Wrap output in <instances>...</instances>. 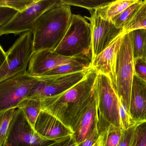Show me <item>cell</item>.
<instances>
[{
  "label": "cell",
  "instance_id": "34",
  "mask_svg": "<svg viewBox=\"0 0 146 146\" xmlns=\"http://www.w3.org/2000/svg\"><path fill=\"white\" fill-rule=\"evenodd\" d=\"M7 54L0 45V69L1 67L6 59Z\"/></svg>",
  "mask_w": 146,
  "mask_h": 146
},
{
  "label": "cell",
  "instance_id": "32",
  "mask_svg": "<svg viewBox=\"0 0 146 146\" xmlns=\"http://www.w3.org/2000/svg\"><path fill=\"white\" fill-rule=\"evenodd\" d=\"M102 133L99 132L98 127L85 140L77 145V146H94L99 139Z\"/></svg>",
  "mask_w": 146,
  "mask_h": 146
},
{
  "label": "cell",
  "instance_id": "23",
  "mask_svg": "<svg viewBox=\"0 0 146 146\" xmlns=\"http://www.w3.org/2000/svg\"><path fill=\"white\" fill-rule=\"evenodd\" d=\"M64 4L86 9L88 11L96 10L105 7L112 1L106 0H61Z\"/></svg>",
  "mask_w": 146,
  "mask_h": 146
},
{
  "label": "cell",
  "instance_id": "2",
  "mask_svg": "<svg viewBox=\"0 0 146 146\" xmlns=\"http://www.w3.org/2000/svg\"><path fill=\"white\" fill-rule=\"evenodd\" d=\"M71 6L60 2L44 12L37 19L32 30L34 52L54 51L65 36L72 14Z\"/></svg>",
  "mask_w": 146,
  "mask_h": 146
},
{
  "label": "cell",
  "instance_id": "20",
  "mask_svg": "<svg viewBox=\"0 0 146 146\" xmlns=\"http://www.w3.org/2000/svg\"><path fill=\"white\" fill-rule=\"evenodd\" d=\"M144 1L138 0L120 14L111 20L116 27L123 30L144 3Z\"/></svg>",
  "mask_w": 146,
  "mask_h": 146
},
{
  "label": "cell",
  "instance_id": "1",
  "mask_svg": "<svg viewBox=\"0 0 146 146\" xmlns=\"http://www.w3.org/2000/svg\"><path fill=\"white\" fill-rule=\"evenodd\" d=\"M98 75L91 67L85 78L69 90L40 100L42 110L58 118L72 131L92 97Z\"/></svg>",
  "mask_w": 146,
  "mask_h": 146
},
{
  "label": "cell",
  "instance_id": "16",
  "mask_svg": "<svg viewBox=\"0 0 146 146\" xmlns=\"http://www.w3.org/2000/svg\"><path fill=\"white\" fill-rule=\"evenodd\" d=\"M129 115L134 123H146V82L134 75Z\"/></svg>",
  "mask_w": 146,
  "mask_h": 146
},
{
  "label": "cell",
  "instance_id": "4",
  "mask_svg": "<svg viewBox=\"0 0 146 146\" xmlns=\"http://www.w3.org/2000/svg\"><path fill=\"white\" fill-rule=\"evenodd\" d=\"M134 75L131 32L124 34L117 55L116 68V83L114 89L119 100L129 115V105Z\"/></svg>",
  "mask_w": 146,
  "mask_h": 146
},
{
  "label": "cell",
  "instance_id": "29",
  "mask_svg": "<svg viewBox=\"0 0 146 146\" xmlns=\"http://www.w3.org/2000/svg\"><path fill=\"white\" fill-rule=\"evenodd\" d=\"M134 74L146 82V59L138 58L134 60Z\"/></svg>",
  "mask_w": 146,
  "mask_h": 146
},
{
  "label": "cell",
  "instance_id": "19",
  "mask_svg": "<svg viewBox=\"0 0 146 146\" xmlns=\"http://www.w3.org/2000/svg\"><path fill=\"white\" fill-rule=\"evenodd\" d=\"M130 32L134 60L138 58L146 59V29H137Z\"/></svg>",
  "mask_w": 146,
  "mask_h": 146
},
{
  "label": "cell",
  "instance_id": "10",
  "mask_svg": "<svg viewBox=\"0 0 146 146\" xmlns=\"http://www.w3.org/2000/svg\"><path fill=\"white\" fill-rule=\"evenodd\" d=\"M90 69L54 77H36L38 81L32 89L27 98L41 100L61 94L83 79Z\"/></svg>",
  "mask_w": 146,
  "mask_h": 146
},
{
  "label": "cell",
  "instance_id": "36",
  "mask_svg": "<svg viewBox=\"0 0 146 146\" xmlns=\"http://www.w3.org/2000/svg\"><path fill=\"white\" fill-rule=\"evenodd\" d=\"M102 134H101L100 135V137L98 141V142L94 145V146H102Z\"/></svg>",
  "mask_w": 146,
  "mask_h": 146
},
{
  "label": "cell",
  "instance_id": "24",
  "mask_svg": "<svg viewBox=\"0 0 146 146\" xmlns=\"http://www.w3.org/2000/svg\"><path fill=\"white\" fill-rule=\"evenodd\" d=\"M123 131L120 128L110 124L102 134V146H117L121 137Z\"/></svg>",
  "mask_w": 146,
  "mask_h": 146
},
{
  "label": "cell",
  "instance_id": "26",
  "mask_svg": "<svg viewBox=\"0 0 146 146\" xmlns=\"http://www.w3.org/2000/svg\"><path fill=\"white\" fill-rule=\"evenodd\" d=\"M141 123H137L127 130H123L121 139L117 146H132L137 128Z\"/></svg>",
  "mask_w": 146,
  "mask_h": 146
},
{
  "label": "cell",
  "instance_id": "35",
  "mask_svg": "<svg viewBox=\"0 0 146 146\" xmlns=\"http://www.w3.org/2000/svg\"><path fill=\"white\" fill-rule=\"evenodd\" d=\"M66 146H77L76 143L74 139L73 138L72 136L71 140H70L69 143Z\"/></svg>",
  "mask_w": 146,
  "mask_h": 146
},
{
  "label": "cell",
  "instance_id": "5",
  "mask_svg": "<svg viewBox=\"0 0 146 146\" xmlns=\"http://www.w3.org/2000/svg\"><path fill=\"white\" fill-rule=\"evenodd\" d=\"M34 53L32 31L22 33L6 52V60L0 69V82L27 73Z\"/></svg>",
  "mask_w": 146,
  "mask_h": 146
},
{
  "label": "cell",
  "instance_id": "30",
  "mask_svg": "<svg viewBox=\"0 0 146 146\" xmlns=\"http://www.w3.org/2000/svg\"><path fill=\"white\" fill-rule=\"evenodd\" d=\"M132 146H146V123H141L137 128Z\"/></svg>",
  "mask_w": 146,
  "mask_h": 146
},
{
  "label": "cell",
  "instance_id": "12",
  "mask_svg": "<svg viewBox=\"0 0 146 146\" xmlns=\"http://www.w3.org/2000/svg\"><path fill=\"white\" fill-rule=\"evenodd\" d=\"M68 63L91 65L92 62L85 58L63 56L52 51H41L33 53L27 73L33 77H39L56 67Z\"/></svg>",
  "mask_w": 146,
  "mask_h": 146
},
{
  "label": "cell",
  "instance_id": "11",
  "mask_svg": "<svg viewBox=\"0 0 146 146\" xmlns=\"http://www.w3.org/2000/svg\"><path fill=\"white\" fill-rule=\"evenodd\" d=\"M89 12L91 16L85 17L90 21L92 30V61L123 33L122 29L116 27L96 10Z\"/></svg>",
  "mask_w": 146,
  "mask_h": 146
},
{
  "label": "cell",
  "instance_id": "28",
  "mask_svg": "<svg viewBox=\"0 0 146 146\" xmlns=\"http://www.w3.org/2000/svg\"><path fill=\"white\" fill-rule=\"evenodd\" d=\"M120 101L119 105V116H120V125L121 129L123 130H125L129 128L135 123L132 121L130 115L127 110L123 104Z\"/></svg>",
  "mask_w": 146,
  "mask_h": 146
},
{
  "label": "cell",
  "instance_id": "3",
  "mask_svg": "<svg viewBox=\"0 0 146 146\" xmlns=\"http://www.w3.org/2000/svg\"><path fill=\"white\" fill-rule=\"evenodd\" d=\"M54 52L68 57H79L92 62V30L85 17L72 14L67 31Z\"/></svg>",
  "mask_w": 146,
  "mask_h": 146
},
{
  "label": "cell",
  "instance_id": "25",
  "mask_svg": "<svg viewBox=\"0 0 146 146\" xmlns=\"http://www.w3.org/2000/svg\"><path fill=\"white\" fill-rule=\"evenodd\" d=\"M16 110L12 109L0 113V146L4 144Z\"/></svg>",
  "mask_w": 146,
  "mask_h": 146
},
{
  "label": "cell",
  "instance_id": "17",
  "mask_svg": "<svg viewBox=\"0 0 146 146\" xmlns=\"http://www.w3.org/2000/svg\"><path fill=\"white\" fill-rule=\"evenodd\" d=\"M138 0H117L112 1L107 6L96 10L102 17L111 21Z\"/></svg>",
  "mask_w": 146,
  "mask_h": 146
},
{
  "label": "cell",
  "instance_id": "22",
  "mask_svg": "<svg viewBox=\"0 0 146 146\" xmlns=\"http://www.w3.org/2000/svg\"><path fill=\"white\" fill-rule=\"evenodd\" d=\"M146 30V0L133 19L123 30L124 34L137 29Z\"/></svg>",
  "mask_w": 146,
  "mask_h": 146
},
{
  "label": "cell",
  "instance_id": "8",
  "mask_svg": "<svg viewBox=\"0 0 146 146\" xmlns=\"http://www.w3.org/2000/svg\"><path fill=\"white\" fill-rule=\"evenodd\" d=\"M96 86L99 121L106 122L121 128L120 101L111 81L106 75L98 73Z\"/></svg>",
  "mask_w": 146,
  "mask_h": 146
},
{
  "label": "cell",
  "instance_id": "7",
  "mask_svg": "<svg viewBox=\"0 0 146 146\" xmlns=\"http://www.w3.org/2000/svg\"><path fill=\"white\" fill-rule=\"evenodd\" d=\"M57 141L47 139L38 134L23 111L19 108L11 121L3 146H45Z\"/></svg>",
  "mask_w": 146,
  "mask_h": 146
},
{
  "label": "cell",
  "instance_id": "33",
  "mask_svg": "<svg viewBox=\"0 0 146 146\" xmlns=\"http://www.w3.org/2000/svg\"><path fill=\"white\" fill-rule=\"evenodd\" d=\"M72 135L67 136L59 140L52 144L45 146H66L69 143Z\"/></svg>",
  "mask_w": 146,
  "mask_h": 146
},
{
  "label": "cell",
  "instance_id": "9",
  "mask_svg": "<svg viewBox=\"0 0 146 146\" xmlns=\"http://www.w3.org/2000/svg\"><path fill=\"white\" fill-rule=\"evenodd\" d=\"M61 0H36L27 8L18 12L0 29V36L4 34H19L32 31L36 21L48 9L60 3Z\"/></svg>",
  "mask_w": 146,
  "mask_h": 146
},
{
  "label": "cell",
  "instance_id": "13",
  "mask_svg": "<svg viewBox=\"0 0 146 146\" xmlns=\"http://www.w3.org/2000/svg\"><path fill=\"white\" fill-rule=\"evenodd\" d=\"M98 93L96 81L92 97L72 130V136L77 145L90 136L98 127Z\"/></svg>",
  "mask_w": 146,
  "mask_h": 146
},
{
  "label": "cell",
  "instance_id": "27",
  "mask_svg": "<svg viewBox=\"0 0 146 146\" xmlns=\"http://www.w3.org/2000/svg\"><path fill=\"white\" fill-rule=\"evenodd\" d=\"M35 1L36 0H0V7L11 8L19 12H21L27 8Z\"/></svg>",
  "mask_w": 146,
  "mask_h": 146
},
{
  "label": "cell",
  "instance_id": "18",
  "mask_svg": "<svg viewBox=\"0 0 146 146\" xmlns=\"http://www.w3.org/2000/svg\"><path fill=\"white\" fill-rule=\"evenodd\" d=\"M22 109L33 128L39 113L42 111L41 101L39 99L27 98L22 101L18 109Z\"/></svg>",
  "mask_w": 146,
  "mask_h": 146
},
{
  "label": "cell",
  "instance_id": "15",
  "mask_svg": "<svg viewBox=\"0 0 146 146\" xmlns=\"http://www.w3.org/2000/svg\"><path fill=\"white\" fill-rule=\"evenodd\" d=\"M34 129L42 138L50 140H58L73 134L58 118L44 111L39 113Z\"/></svg>",
  "mask_w": 146,
  "mask_h": 146
},
{
  "label": "cell",
  "instance_id": "6",
  "mask_svg": "<svg viewBox=\"0 0 146 146\" xmlns=\"http://www.w3.org/2000/svg\"><path fill=\"white\" fill-rule=\"evenodd\" d=\"M27 73L20 74L0 82V113L18 108L27 98L38 81Z\"/></svg>",
  "mask_w": 146,
  "mask_h": 146
},
{
  "label": "cell",
  "instance_id": "21",
  "mask_svg": "<svg viewBox=\"0 0 146 146\" xmlns=\"http://www.w3.org/2000/svg\"><path fill=\"white\" fill-rule=\"evenodd\" d=\"M91 65L82 63H68L56 67L52 70L39 76L54 77L89 69Z\"/></svg>",
  "mask_w": 146,
  "mask_h": 146
},
{
  "label": "cell",
  "instance_id": "14",
  "mask_svg": "<svg viewBox=\"0 0 146 146\" xmlns=\"http://www.w3.org/2000/svg\"><path fill=\"white\" fill-rule=\"evenodd\" d=\"M124 33L117 37L91 63V67L98 73L102 74L110 79L115 87L116 83V68L117 55L121 47Z\"/></svg>",
  "mask_w": 146,
  "mask_h": 146
},
{
  "label": "cell",
  "instance_id": "31",
  "mask_svg": "<svg viewBox=\"0 0 146 146\" xmlns=\"http://www.w3.org/2000/svg\"><path fill=\"white\" fill-rule=\"evenodd\" d=\"M19 11L6 7H0V29L7 24Z\"/></svg>",
  "mask_w": 146,
  "mask_h": 146
}]
</instances>
